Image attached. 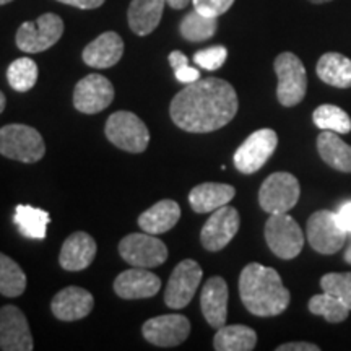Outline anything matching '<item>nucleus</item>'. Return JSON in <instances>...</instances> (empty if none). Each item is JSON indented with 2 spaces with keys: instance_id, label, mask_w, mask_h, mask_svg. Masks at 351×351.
Wrapping results in <instances>:
<instances>
[{
  "instance_id": "16",
  "label": "nucleus",
  "mask_w": 351,
  "mask_h": 351,
  "mask_svg": "<svg viewBox=\"0 0 351 351\" xmlns=\"http://www.w3.org/2000/svg\"><path fill=\"white\" fill-rule=\"evenodd\" d=\"M33 337L28 320L16 306H3L0 309V350L32 351Z\"/></svg>"
},
{
  "instance_id": "15",
  "label": "nucleus",
  "mask_w": 351,
  "mask_h": 351,
  "mask_svg": "<svg viewBox=\"0 0 351 351\" xmlns=\"http://www.w3.org/2000/svg\"><path fill=\"white\" fill-rule=\"evenodd\" d=\"M114 99V86L104 75L90 73L77 83L73 90V106L83 114L104 111Z\"/></svg>"
},
{
  "instance_id": "46",
  "label": "nucleus",
  "mask_w": 351,
  "mask_h": 351,
  "mask_svg": "<svg viewBox=\"0 0 351 351\" xmlns=\"http://www.w3.org/2000/svg\"><path fill=\"white\" fill-rule=\"evenodd\" d=\"M12 0H0V5H5V3H10Z\"/></svg>"
},
{
  "instance_id": "9",
  "label": "nucleus",
  "mask_w": 351,
  "mask_h": 351,
  "mask_svg": "<svg viewBox=\"0 0 351 351\" xmlns=\"http://www.w3.org/2000/svg\"><path fill=\"white\" fill-rule=\"evenodd\" d=\"M64 21L56 13H44L36 21H25L16 32V46L28 54L47 51L62 38Z\"/></svg>"
},
{
  "instance_id": "23",
  "label": "nucleus",
  "mask_w": 351,
  "mask_h": 351,
  "mask_svg": "<svg viewBox=\"0 0 351 351\" xmlns=\"http://www.w3.org/2000/svg\"><path fill=\"white\" fill-rule=\"evenodd\" d=\"M181 207L174 200H160L138 217V226L148 234H163L178 225Z\"/></svg>"
},
{
  "instance_id": "41",
  "label": "nucleus",
  "mask_w": 351,
  "mask_h": 351,
  "mask_svg": "<svg viewBox=\"0 0 351 351\" xmlns=\"http://www.w3.org/2000/svg\"><path fill=\"white\" fill-rule=\"evenodd\" d=\"M168 59H169L171 67H173L174 70L179 69V67H182V65H187L189 64L187 56L184 54V52H181V51H173L169 54Z\"/></svg>"
},
{
  "instance_id": "20",
  "label": "nucleus",
  "mask_w": 351,
  "mask_h": 351,
  "mask_svg": "<svg viewBox=\"0 0 351 351\" xmlns=\"http://www.w3.org/2000/svg\"><path fill=\"white\" fill-rule=\"evenodd\" d=\"M96 251V241L88 232L77 231L65 239L59 254V263L69 271L85 270L95 261Z\"/></svg>"
},
{
  "instance_id": "8",
  "label": "nucleus",
  "mask_w": 351,
  "mask_h": 351,
  "mask_svg": "<svg viewBox=\"0 0 351 351\" xmlns=\"http://www.w3.org/2000/svg\"><path fill=\"white\" fill-rule=\"evenodd\" d=\"M301 195L300 181L289 173H274L262 182L258 204L263 212L276 215L288 213L298 204Z\"/></svg>"
},
{
  "instance_id": "2",
  "label": "nucleus",
  "mask_w": 351,
  "mask_h": 351,
  "mask_svg": "<svg viewBox=\"0 0 351 351\" xmlns=\"http://www.w3.org/2000/svg\"><path fill=\"white\" fill-rule=\"evenodd\" d=\"M239 296L245 309L257 317H275L289 306V291L278 271L261 263H249L239 276Z\"/></svg>"
},
{
  "instance_id": "17",
  "label": "nucleus",
  "mask_w": 351,
  "mask_h": 351,
  "mask_svg": "<svg viewBox=\"0 0 351 351\" xmlns=\"http://www.w3.org/2000/svg\"><path fill=\"white\" fill-rule=\"evenodd\" d=\"M161 288L160 276L153 271L135 267L122 271L114 280V291L122 300H145L155 296Z\"/></svg>"
},
{
  "instance_id": "43",
  "label": "nucleus",
  "mask_w": 351,
  "mask_h": 351,
  "mask_svg": "<svg viewBox=\"0 0 351 351\" xmlns=\"http://www.w3.org/2000/svg\"><path fill=\"white\" fill-rule=\"evenodd\" d=\"M5 104H7V99H5V95L0 91V114H2L3 109H5Z\"/></svg>"
},
{
  "instance_id": "42",
  "label": "nucleus",
  "mask_w": 351,
  "mask_h": 351,
  "mask_svg": "<svg viewBox=\"0 0 351 351\" xmlns=\"http://www.w3.org/2000/svg\"><path fill=\"white\" fill-rule=\"evenodd\" d=\"M166 3L171 8H174V10H182V8H186L191 3V0H166Z\"/></svg>"
},
{
  "instance_id": "13",
  "label": "nucleus",
  "mask_w": 351,
  "mask_h": 351,
  "mask_svg": "<svg viewBox=\"0 0 351 351\" xmlns=\"http://www.w3.org/2000/svg\"><path fill=\"white\" fill-rule=\"evenodd\" d=\"M241 226L238 210L231 205H223L215 210L200 231L202 245L208 252H218L225 249L236 236Z\"/></svg>"
},
{
  "instance_id": "45",
  "label": "nucleus",
  "mask_w": 351,
  "mask_h": 351,
  "mask_svg": "<svg viewBox=\"0 0 351 351\" xmlns=\"http://www.w3.org/2000/svg\"><path fill=\"white\" fill-rule=\"evenodd\" d=\"M309 2H313V3H327V2H332V0H309Z\"/></svg>"
},
{
  "instance_id": "44",
  "label": "nucleus",
  "mask_w": 351,
  "mask_h": 351,
  "mask_svg": "<svg viewBox=\"0 0 351 351\" xmlns=\"http://www.w3.org/2000/svg\"><path fill=\"white\" fill-rule=\"evenodd\" d=\"M345 262L350 263V265H351V243H350L348 249H346V252H345Z\"/></svg>"
},
{
  "instance_id": "4",
  "label": "nucleus",
  "mask_w": 351,
  "mask_h": 351,
  "mask_svg": "<svg viewBox=\"0 0 351 351\" xmlns=\"http://www.w3.org/2000/svg\"><path fill=\"white\" fill-rule=\"evenodd\" d=\"M274 69L278 77L276 98L285 108H293L304 99L307 91V73L304 64L293 52H282L275 59Z\"/></svg>"
},
{
  "instance_id": "39",
  "label": "nucleus",
  "mask_w": 351,
  "mask_h": 351,
  "mask_svg": "<svg viewBox=\"0 0 351 351\" xmlns=\"http://www.w3.org/2000/svg\"><path fill=\"white\" fill-rule=\"evenodd\" d=\"M59 2L82 8V10H91V8H98L103 5L104 0H59Z\"/></svg>"
},
{
  "instance_id": "24",
  "label": "nucleus",
  "mask_w": 351,
  "mask_h": 351,
  "mask_svg": "<svg viewBox=\"0 0 351 351\" xmlns=\"http://www.w3.org/2000/svg\"><path fill=\"white\" fill-rule=\"evenodd\" d=\"M166 0H132L127 20L130 29L138 36H147L160 25Z\"/></svg>"
},
{
  "instance_id": "37",
  "label": "nucleus",
  "mask_w": 351,
  "mask_h": 351,
  "mask_svg": "<svg viewBox=\"0 0 351 351\" xmlns=\"http://www.w3.org/2000/svg\"><path fill=\"white\" fill-rule=\"evenodd\" d=\"M174 75L179 82L184 83V85H189V83H194L197 80H200V72L191 65H182V67L174 70Z\"/></svg>"
},
{
  "instance_id": "34",
  "label": "nucleus",
  "mask_w": 351,
  "mask_h": 351,
  "mask_svg": "<svg viewBox=\"0 0 351 351\" xmlns=\"http://www.w3.org/2000/svg\"><path fill=\"white\" fill-rule=\"evenodd\" d=\"M320 287H322L324 291L339 298L351 311V271H345V274L332 271V274L324 275L320 278Z\"/></svg>"
},
{
  "instance_id": "26",
  "label": "nucleus",
  "mask_w": 351,
  "mask_h": 351,
  "mask_svg": "<svg viewBox=\"0 0 351 351\" xmlns=\"http://www.w3.org/2000/svg\"><path fill=\"white\" fill-rule=\"evenodd\" d=\"M317 77L326 85L351 88V59L339 52H326L315 67Z\"/></svg>"
},
{
  "instance_id": "28",
  "label": "nucleus",
  "mask_w": 351,
  "mask_h": 351,
  "mask_svg": "<svg viewBox=\"0 0 351 351\" xmlns=\"http://www.w3.org/2000/svg\"><path fill=\"white\" fill-rule=\"evenodd\" d=\"M51 217L46 210L32 207V205H16L13 223L21 236L28 239H44L47 234V225Z\"/></svg>"
},
{
  "instance_id": "32",
  "label": "nucleus",
  "mask_w": 351,
  "mask_h": 351,
  "mask_svg": "<svg viewBox=\"0 0 351 351\" xmlns=\"http://www.w3.org/2000/svg\"><path fill=\"white\" fill-rule=\"evenodd\" d=\"M314 124L320 130H330L339 135H345L351 132V119L343 109L333 104H322L313 114Z\"/></svg>"
},
{
  "instance_id": "21",
  "label": "nucleus",
  "mask_w": 351,
  "mask_h": 351,
  "mask_svg": "<svg viewBox=\"0 0 351 351\" xmlns=\"http://www.w3.org/2000/svg\"><path fill=\"white\" fill-rule=\"evenodd\" d=\"M124 54V41L117 33L106 32L83 49V62L93 69H109Z\"/></svg>"
},
{
  "instance_id": "25",
  "label": "nucleus",
  "mask_w": 351,
  "mask_h": 351,
  "mask_svg": "<svg viewBox=\"0 0 351 351\" xmlns=\"http://www.w3.org/2000/svg\"><path fill=\"white\" fill-rule=\"evenodd\" d=\"M317 150L324 163L340 173H351V147L330 130H322L317 137Z\"/></svg>"
},
{
  "instance_id": "27",
  "label": "nucleus",
  "mask_w": 351,
  "mask_h": 351,
  "mask_svg": "<svg viewBox=\"0 0 351 351\" xmlns=\"http://www.w3.org/2000/svg\"><path fill=\"white\" fill-rule=\"evenodd\" d=\"M257 345V333L247 326H223L218 328L213 339L217 351H251Z\"/></svg>"
},
{
  "instance_id": "5",
  "label": "nucleus",
  "mask_w": 351,
  "mask_h": 351,
  "mask_svg": "<svg viewBox=\"0 0 351 351\" xmlns=\"http://www.w3.org/2000/svg\"><path fill=\"white\" fill-rule=\"evenodd\" d=\"M109 142L129 153H142L150 142V132L138 116L129 111H117L109 116L104 127Z\"/></svg>"
},
{
  "instance_id": "30",
  "label": "nucleus",
  "mask_w": 351,
  "mask_h": 351,
  "mask_svg": "<svg viewBox=\"0 0 351 351\" xmlns=\"http://www.w3.org/2000/svg\"><path fill=\"white\" fill-rule=\"evenodd\" d=\"M26 289V275L13 258L0 252V295L21 296Z\"/></svg>"
},
{
  "instance_id": "18",
  "label": "nucleus",
  "mask_w": 351,
  "mask_h": 351,
  "mask_svg": "<svg viewBox=\"0 0 351 351\" xmlns=\"http://www.w3.org/2000/svg\"><path fill=\"white\" fill-rule=\"evenodd\" d=\"M95 298L90 291L80 287H67L60 289L52 298L51 309L52 314L64 322H73V320L85 319L93 311Z\"/></svg>"
},
{
  "instance_id": "11",
  "label": "nucleus",
  "mask_w": 351,
  "mask_h": 351,
  "mask_svg": "<svg viewBox=\"0 0 351 351\" xmlns=\"http://www.w3.org/2000/svg\"><path fill=\"white\" fill-rule=\"evenodd\" d=\"M278 135L271 129H261L249 135L244 143L236 150L232 161L236 169L243 174H254L262 168L274 155Z\"/></svg>"
},
{
  "instance_id": "19",
  "label": "nucleus",
  "mask_w": 351,
  "mask_h": 351,
  "mask_svg": "<svg viewBox=\"0 0 351 351\" xmlns=\"http://www.w3.org/2000/svg\"><path fill=\"white\" fill-rule=\"evenodd\" d=\"M228 285L221 276H212L204 285L200 293L202 314L210 327L218 328L226 324L228 319Z\"/></svg>"
},
{
  "instance_id": "3",
  "label": "nucleus",
  "mask_w": 351,
  "mask_h": 351,
  "mask_svg": "<svg viewBox=\"0 0 351 351\" xmlns=\"http://www.w3.org/2000/svg\"><path fill=\"white\" fill-rule=\"evenodd\" d=\"M44 153L46 145L34 127L8 124L0 129V155L20 163H36Z\"/></svg>"
},
{
  "instance_id": "12",
  "label": "nucleus",
  "mask_w": 351,
  "mask_h": 351,
  "mask_svg": "<svg viewBox=\"0 0 351 351\" xmlns=\"http://www.w3.org/2000/svg\"><path fill=\"white\" fill-rule=\"evenodd\" d=\"M202 267L192 258H186L173 270L165 291V302L171 309H184L202 282Z\"/></svg>"
},
{
  "instance_id": "1",
  "label": "nucleus",
  "mask_w": 351,
  "mask_h": 351,
  "mask_svg": "<svg viewBox=\"0 0 351 351\" xmlns=\"http://www.w3.org/2000/svg\"><path fill=\"white\" fill-rule=\"evenodd\" d=\"M239 103L231 83L208 77L189 83L171 101V119L192 134L215 132L234 119Z\"/></svg>"
},
{
  "instance_id": "6",
  "label": "nucleus",
  "mask_w": 351,
  "mask_h": 351,
  "mask_svg": "<svg viewBox=\"0 0 351 351\" xmlns=\"http://www.w3.org/2000/svg\"><path fill=\"white\" fill-rule=\"evenodd\" d=\"M306 234L315 252L332 256L343 247L348 231L340 225L337 213L330 210H317L307 219Z\"/></svg>"
},
{
  "instance_id": "40",
  "label": "nucleus",
  "mask_w": 351,
  "mask_h": 351,
  "mask_svg": "<svg viewBox=\"0 0 351 351\" xmlns=\"http://www.w3.org/2000/svg\"><path fill=\"white\" fill-rule=\"evenodd\" d=\"M337 217H339L340 225L345 228L346 231L351 232V202H346V204L341 205L337 212Z\"/></svg>"
},
{
  "instance_id": "22",
  "label": "nucleus",
  "mask_w": 351,
  "mask_h": 351,
  "mask_svg": "<svg viewBox=\"0 0 351 351\" xmlns=\"http://www.w3.org/2000/svg\"><path fill=\"white\" fill-rule=\"evenodd\" d=\"M236 189L230 184L204 182L195 186L189 194V204L195 213H210L234 199Z\"/></svg>"
},
{
  "instance_id": "10",
  "label": "nucleus",
  "mask_w": 351,
  "mask_h": 351,
  "mask_svg": "<svg viewBox=\"0 0 351 351\" xmlns=\"http://www.w3.org/2000/svg\"><path fill=\"white\" fill-rule=\"evenodd\" d=\"M119 254L132 267L153 269L163 265L168 258V247L155 234L132 232L119 243Z\"/></svg>"
},
{
  "instance_id": "35",
  "label": "nucleus",
  "mask_w": 351,
  "mask_h": 351,
  "mask_svg": "<svg viewBox=\"0 0 351 351\" xmlns=\"http://www.w3.org/2000/svg\"><path fill=\"white\" fill-rule=\"evenodd\" d=\"M228 49L225 46H213L208 49L197 51L194 54V62L205 70H218L225 64Z\"/></svg>"
},
{
  "instance_id": "14",
  "label": "nucleus",
  "mask_w": 351,
  "mask_h": 351,
  "mask_svg": "<svg viewBox=\"0 0 351 351\" xmlns=\"http://www.w3.org/2000/svg\"><path fill=\"white\" fill-rule=\"evenodd\" d=\"M142 333L148 343L171 348V346H178L187 340L189 333H191V322L182 314L158 315L143 324Z\"/></svg>"
},
{
  "instance_id": "31",
  "label": "nucleus",
  "mask_w": 351,
  "mask_h": 351,
  "mask_svg": "<svg viewBox=\"0 0 351 351\" xmlns=\"http://www.w3.org/2000/svg\"><path fill=\"white\" fill-rule=\"evenodd\" d=\"M7 80L15 91L25 93L29 91L38 82V65L29 57H20L13 60L7 69Z\"/></svg>"
},
{
  "instance_id": "29",
  "label": "nucleus",
  "mask_w": 351,
  "mask_h": 351,
  "mask_svg": "<svg viewBox=\"0 0 351 351\" xmlns=\"http://www.w3.org/2000/svg\"><path fill=\"white\" fill-rule=\"evenodd\" d=\"M218 29V19L217 16H207L204 13L197 12L195 8L191 13L184 16L179 32L186 41L191 43H202L213 38Z\"/></svg>"
},
{
  "instance_id": "36",
  "label": "nucleus",
  "mask_w": 351,
  "mask_h": 351,
  "mask_svg": "<svg viewBox=\"0 0 351 351\" xmlns=\"http://www.w3.org/2000/svg\"><path fill=\"white\" fill-rule=\"evenodd\" d=\"M234 3V0H192V5L197 12L207 16H218L226 13Z\"/></svg>"
},
{
  "instance_id": "38",
  "label": "nucleus",
  "mask_w": 351,
  "mask_h": 351,
  "mask_svg": "<svg viewBox=\"0 0 351 351\" xmlns=\"http://www.w3.org/2000/svg\"><path fill=\"white\" fill-rule=\"evenodd\" d=\"M320 348L314 343L307 341H291V343H283L276 346V351H319Z\"/></svg>"
},
{
  "instance_id": "33",
  "label": "nucleus",
  "mask_w": 351,
  "mask_h": 351,
  "mask_svg": "<svg viewBox=\"0 0 351 351\" xmlns=\"http://www.w3.org/2000/svg\"><path fill=\"white\" fill-rule=\"evenodd\" d=\"M307 307H309V311L314 315H320V317H324L327 322L332 324L343 322L350 314L348 307H346L339 298H335L327 291L311 298Z\"/></svg>"
},
{
  "instance_id": "7",
  "label": "nucleus",
  "mask_w": 351,
  "mask_h": 351,
  "mask_svg": "<svg viewBox=\"0 0 351 351\" xmlns=\"http://www.w3.org/2000/svg\"><path fill=\"white\" fill-rule=\"evenodd\" d=\"M265 241L276 257L295 258L304 247V234L300 225L287 213L270 215L265 223Z\"/></svg>"
}]
</instances>
